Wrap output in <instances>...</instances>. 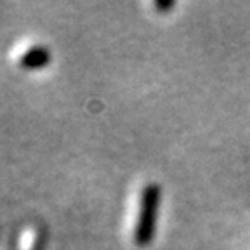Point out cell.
<instances>
[{"instance_id":"6da1fadb","label":"cell","mask_w":250,"mask_h":250,"mask_svg":"<svg viewBox=\"0 0 250 250\" xmlns=\"http://www.w3.org/2000/svg\"><path fill=\"white\" fill-rule=\"evenodd\" d=\"M162 189L158 184L149 183L143 188L139 200V212L134 226V243L137 247H148L155 240L158 214H160Z\"/></svg>"},{"instance_id":"277c9868","label":"cell","mask_w":250,"mask_h":250,"mask_svg":"<svg viewBox=\"0 0 250 250\" xmlns=\"http://www.w3.org/2000/svg\"><path fill=\"white\" fill-rule=\"evenodd\" d=\"M43 243H45V234L39 233L35 238V243H33V247H31V250H43Z\"/></svg>"},{"instance_id":"7a4b0ae2","label":"cell","mask_w":250,"mask_h":250,"mask_svg":"<svg viewBox=\"0 0 250 250\" xmlns=\"http://www.w3.org/2000/svg\"><path fill=\"white\" fill-rule=\"evenodd\" d=\"M51 51L45 45H33L20 58V66L24 70H40L51 62Z\"/></svg>"},{"instance_id":"3957f363","label":"cell","mask_w":250,"mask_h":250,"mask_svg":"<svg viewBox=\"0 0 250 250\" xmlns=\"http://www.w3.org/2000/svg\"><path fill=\"white\" fill-rule=\"evenodd\" d=\"M176 5V2L174 0H165V2H155V7L158 9V11L165 12V11H170L172 7Z\"/></svg>"}]
</instances>
